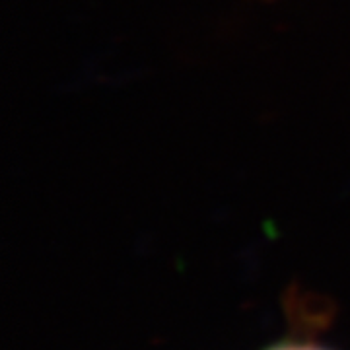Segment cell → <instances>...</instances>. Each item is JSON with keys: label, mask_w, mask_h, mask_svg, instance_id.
Wrapping results in <instances>:
<instances>
[{"label": "cell", "mask_w": 350, "mask_h": 350, "mask_svg": "<svg viewBox=\"0 0 350 350\" xmlns=\"http://www.w3.org/2000/svg\"><path fill=\"white\" fill-rule=\"evenodd\" d=\"M265 350H331L327 347H321L317 342H310V340H282V342H276L273 347Z\"/></svg>", "instance_id": "obj_1"}]
</instances>
